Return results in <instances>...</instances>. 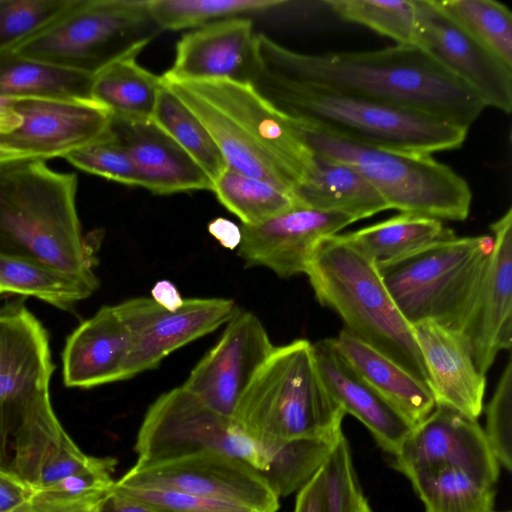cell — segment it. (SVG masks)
<instances>
[{"label":"cell","mask_w":512,"mask_h":512,"mask_svg":"<svg viewBox=\"0 0 512 512\" xmlns=\"http://www.w3.org/2000/svg\"><path fill=\"white\" fill-rule=\"evenodd\" d=\"M261 70L292 81L436 117L467 129L486 108L418 46L305 54L257 33Z\"/></svg>","instance_id":"cell-1"},{"label":"cell","mask_w":512,"mask_h":512,"mask_svg":"<svg viewBox=\"0 0 512 512\" xmlns=\"http://www.w3.org/2000/svg\"><path fill=\"white\" fill-rule=\"evenodd\" d=\"M78 179L28 160L0 168V254L99 284L76 207Z\"/></svg>","instance_id":"cell-2"},{"label":"cell","mask_w":512,"mask_h":512,"mask_svg":"<svg viewBox=\"0 0 512 512\" xmlns=\"http://www.w3.org/2000/svg\"><path fill=\"white\" fill-rule=\"evenodd\" d=\"M253 86L288 117L308 126L371 146L432 155L460 148L467 128L264 70Z\"/></svg>","instance_id":"cell-3"},{"label":"cell","mask_w":512,"mask_h":512,"mask_svg":"<svg viewBox=\"0 0 512 512\" xmlns=\"http://www.w3.org/2000/svg\"><path fill=\"white\" fill-rule=\"evenodd\" d=\"M305 274L319 303L340 316L344 330L429 388L411 325L395 305L377 266L344 234L317 243Z\"/></svg>","instance_id":"cell-4"},{"label":"cell","mask_w":512,"mask_h":512,"mask_svg":"<svg viewBox=\"0 0 512 512\" xmlns=\"http://www.w3.org/2000/svg\"><path fill=\"white\" fill-rule=\"evenodd\" d=\"M345 414L319 374L313 344L297 339L274 347L239 398L232 418L267 451L296 439L339 437Z\"/></svg>","instance_id":"cell-5"},{"label":"cell","mask_w":512,"mask_h":512,"mask_svg":"<svg viewBox=\"0 0 512 512\" xmlns=\"http://www.w3.org/2000/svg\"><path fill=\"white\" fill-rule=\"evenodd\" d=\"M292 121L312 152L356 169L390 209L438 220L468 217L472 192L467 181L431 155L362 144Z\"/></svg>","instance_id":"cell-6"},{"label":"cell","mask_w":512,"mask_h":512,"mask_svg":"<svg viewBox=\"0 0 512 512\" xmlns=\"http://www.w3.org/2000/svg\"><path fill=\"white\" fill-rule=\"evenodd\" d=\"M492 247L490 235H454L377 268L411 326L433 321L463 332Z\"/></svg>","instance_id":"cell-7"},{"label":"cell","mask_w":512,"mask_h":512,"mask_svg":"<svg viewBox=\"0 0 512 512\" xmlns=\"http://www.w3.org/2000/svg\"><path fill=\"white\" fill-rule=\"evenodd\" d=\"M160 32L146 0H71L47 26L11 50L94 76L118 59L139 55Z\"/></svg>","instance_id":"cell-8"},{"label":"cell","mask_w":512,"mask_h":512,"mask_svg":"<svg viewBox=\"0 0 512 512\" xmlns=\"http://www.w3.org/2000/svg\"><path fill=\"white\" fill-rule=\"evenodd\" d=\"M136 463L214 451L238 458L261 473L269 453L247 437L233 418L221 415L183 388L161 394L148 408L135 446Z\"/></svg>","instance_id":"cell-9"},{"label":"cell","mask_w":512,"mask_h":512,"mask_svg":"<svg viewBox=\"0 0 512 512\" xmlns=\"http://www.w3.org/2000/svg\"><path fill=\"white\" fill-rule=\"evenodd\" d=\"M49 336L23 302L0 306V468L10 471L21 428L51 408Z\"/></svg>","instance_id":"cell-10"},{"label":"cell","mask_w":512,"mask_h":512,"mask_svg":"<svg viewBox=\"0 0 512 512\" xmlns=\"http://www.w3.org/2000/svg\"><path fill=\"white\" fill-rule=\"evenodd\" d=\"M179 82L226 115L231 136L243 149L280 169L294 189L303 181L313 152L298 135L292 119L253 85L229 80Z\"/></svg>","instance_id":"cell-11"},{"label":"cell","mask_w":512,"mask_h":512,"mask_svg":"<svg viewBox=\"0 0 512 512\" xmlns=\"http://www.w3.org/2000/svg\"><path fill=\"white\" fill-rule=\"evenodd\" d=\"M119 486L166 489L233 503L255 512H276L279 497L248 463L214 451L135 463Z\"/></svg>","instance_id":"cell-12"},{"label":"cell","mask_w":512,"mask_h":512,"mask_svg":"<svg viewBox=\"0 0 512 512\" xmlns=\"http://www.w3.org/2000/svg\"><path fill=\"white\" fill-rule=\"evenodd\" d=\"M129 334L125 380L156 368L171 352L227 323L238 311L231 299H184L170 311L152 298L137 297L115 305Z\"/></svg>","instance_id":"cell-13"},{"label":"cell","mask_w":512,"mask_h":512,"mask_svg":"<svg viewBox=\"0 0 512 512\" xmlns=\"http://www.w3.org/2000/svg\"><path fill=\"white\" fill-rule=\"evenodd\" d=\"M414 4L416 46L468 86L486 107L509 114L512 67L453 21L436 0H414Z\"/></svg>","instance_id":"cell-14"},{"label":"cell","mask_w":512,"mask_h":512,"mask_svg":"<svg viewBox=\"0 0 512 512\" xmlns=\"http://www.w3.org/2000/svg\"><path fill=\"white\" fill-rule=\"evenodd\" d=\"M21 125L0 144L27 160L45 161L113 135L112 116L93 100H14Z\"/></svg>","instance_id":"cell-15"},{"label":"cell","mask_w":512,"mask_h":512,"mask_svg":"<svg viewBox=\"0 0 512 512\" xmlns=\"http://www.w3.org/2000/svg\"><path fill=\"white\" fill-rule=\"evenodd\" d=\"M182 387L215 412L232 418L236 404L274 347L260 319L240 311Z\"/></svg>","instance_id":"cell-16"},{"label":"cell","mask_w":512,"mask_h":512,"mask_svg":"<svg viewBox=\"0 0 512 512\" xmlns=\"http://www.w3.org/2000/svg\"><path fill=\"white\" fill-rule=\"evenodd\" d=\"M356 222L350 215L296 205L254 226L241 224L238 256L279 277L305 273L317 243Z\"/></svg>","instance_id":"cell-17"},{"label":"cell","mask_w":512,"mask_h":512,"mask_svg":"<svg viewBox=\"0 0 512 512\" xmlns=\"http://www.w3.org/2000/svg\"><path fill=\"white\" fill-rule=\"evenodd\" d=\"M257 33L251 19L233 17L195 28L181 36L169 81L229 80L253 85L260 71Z\"/></svg>","instance_id":"cell-18"},{"label":"cell","mask_w":512,"mask_h":512,"mask_svg":"<svg viewBox=\"0 0 512 512\" xmlns=\"http://www.w3.org/2000/svg\"><path fill=\"white\" fill-rule=\"evenodd\" d=\"M394 457L393 466L398 471L441 463L489 486L496 484L500 473V465L477 420L440 406L412 429Z\"/></svg>","instance_id":"cell-19"},{"label":"cell","mask_w":512,"mask_h":512,"mask_svg":"<svg viewBox=\"0 0 512 512\" xmlns=\"http://www.w3.org/2000/svg\"><path fill=\"white\" fill-rule=\"evenodd\" d=\"M493 247L468 323L462 333L485 375L512 344V209L491 223Z\"/></svg>","instance_id":"cell-20"},{"label":"cell","mask_w":512,"mask_h":512,"mask_svg":"<svg viewBox=\"0 0 512 512\" xmlns=\"http://www.w3.org/2000/svg\"><path fill=\"white\" fill-rule=\"evenodd\" d=\"M411 327L435 405L477 420L483 411L486 380L475 364L466 335L433 321Z\"/></svg>","instance_id":"cell-21"},{"label":"cell","mask_w":512,"mask_h":512,"mask_svg":"<svg viewBox=\"0 0 512 512\" xmlns=\"http://www.w3.org/2000/svg\"><path fill=\"white\" fill-rule=\"evenodd\" d=\"M312 344L319 374L332 397L395 456L414 426L344 359L333 338Z\"/></svg>","instance_id":"cell-22"},{"label":"cell","mask_w":512,"mask_h":512,"mask_svg":"<svg viewBox=\"0 0 512 512\" xmlns=\"http://www.w3.org/2000/svg\"><path fill=\"white\" fill-rule=\"evenodd\" d=\"M128 354L129 334L116 306H103L68 336L63 382L71 388H92L125 380Z\"/></svg>","instance_id":"cell-23"},{"label":"cell","mask_w":512,"mask_h":512,"mask_svg":"<svg viewBox=\"0 0 512 512\" xmlns=\"http://www.w3.org/2000/svg\"><path fill=\"white\" fill-rule=\"evenodd\" d=\"M112 125L131 156L141 187L160 195L212 190L206 172L152 120L130 123L112 119Z\"/></svg>","instance_id":"cell-24"},{"label":"cell","mask_w":512,"mask_h":512,"mask_svg":"<svg viewBox=\"0 0 512 512\" xmlns=\"http://www.w3.org/2000/svg\"><path fill=\"white\" fill-rule=\"evenodd\" d=\"M101 458L82 452L51 407L33 417L17 434L10 471L33 490H39L98 464Z\"/></svg>","instance_id":"cell-25"},{"label":"cell","mask_w":512,"mask_h":512,"mask_svg":"<svg viewBox=\"0 0 512 512\" xmlns=\"http://www.w3.org/2000/svg\"><path fill=\"white\" fill-rule=\"evenodd\" d=\"M293 195L298 205L344 213L356 221L390 209L356 169L314 152L310 169Z\"/></svg>","instance_id":"cell-26"},{"label":"cell","mask_w":512,"mask_h":512,"mask_svg":"<svg viewBox=\"0 0 512 512\" xmlns=\"http://www.w3.org/2000/svg\"><path fill=\"white\" fill-rule=\"evenodd\" d=\"M333 342L357 373L414 427L435 409L430 389L391 359L342 330Z\"/></svg>","instance_id":"cell-27"},{"label":"cell","mask_w":512,"mask_h":512,"mask_svg":"<svg viewBox=\"0 0 512 512\" xmlns=\"http://www.w3.org/2000/svg\"><path fill=\"white\" fill-rule=\"evenodd\" d=\"M138 55L114 61L93 76L91 98L113 120L151 121L163 79L137 62Z\"/></svg>","instance_id":"cell-28"},{"label":"cell","mask_w":512,"mask_h":512,"mask_svg":"<svg viewBox=\"0 0 512 512\" xmlns=\"http://www.w3.org/2000/svg\"><path fill=\"white\" fill-rule=\"evenodd\" d=\"M93 76L0 52V96L44 100H92Z\"/></svg>","instance_id":"cell-29"},{"label":"cell","mask_w":512,"mask_h":512,"mask_svg":"<svg viewBox=\"0 0 512 512\" xmlns=\"http://www.w3.org/2000/svg\"><path fill=\"white\" fill-rule=\"evenodd\" d=\"M344 235L379 267L455 234L445 228L441 220L401 213Z\"/></svg>","instance_id":"cell-30"},{"label":"cell","mask_w":512,"mask_h":512,"mask_svg":"<svg viewBox=\"0 0 512 512\" xmlns=\"http://www.w3.org/2000/svg\"><path fill=\"white\" fill-rule=\"evenodd\" d=\"M411 482L425 512H492L494 486L446 464L429 463L400 471Z\"/></svg>","instance_id":"cell-31"},{"label":"cell","mask_w":512,"mask_h":512,"mask_svg":"<svg viewBox=\"0 0 512 512\" xmlns=\"http://www.w3.org/2000/svg\"><path fill=\"white\" fill-rule=\"evenodd\" d=\"M98 285L34 261L0 254V295L32 296L67 311Z\"/></svg>","instance_id":"cell-32"},{"label":"cell","mask_w":512,"mask_h":512,"mask_svg":"<svg viewBox=\"0 0 512 512\" xmlns=\"http://www.w3.org/2000/svg\"><path fill=\"white\" fill-rule=\"evenodd\" d=\"M211 191L248 226L261 224L298 205L292 192L229 167L213 181Z\"/></svg>","instance_id":"cell-33"},{"label":"cell","mask_w":512,"mask_h":512,"mask_svg":"<svg viewBox=\"0 0 512 512\" xmlns=\"http://www.w3.org/2000/svg\"><path fill=\"white\" fill-rule=\"evenodd\" d=\"M152 121L172 137L213 181L228 167L201 121L163 82Z\"/></svg>","instance_id":"cell-34"},{"label":"cell","mask_w":512,"mask_h":512,"mask_svg":"<svg viewBox=\"0 0 512 512\" xmlns=\"http://www.w3.org/2000/svg\"><path fill=\"white\" fill-rule=\"evenodd\" d=\"M162 31L195 29L206 24L267 12L286 4L282 0H146Z\"/></svg>","instance_id":"cell-35"},{"label":"cell","mask_w":512,"mask_h":512,"mask_svg":"<svg viewBox=\"0 0 512 512\" xmlns=\"http://www.w3.org/2000/svg\"><path fill=\"white\" fill-rule=\"evenodd\" d=\"M343 436L296 439L269 448L270 464L263 475L276 495L286 497L304 486Z\"/></svg>","instance_id":"cell-36"},{"label":"cell","mask_w":512,"mask_h":512,"mask_svg":"<svg viewBox=\"0 0 512 512\" xmlns=\"http://www.w3.org/2000/svg\"><path fill=\"white\" fill-rule=\"evenodd\" d=\"M459 26L512 67V13L494 0H436Z\"/></svg>","instance_id":"cell-37"},{"label":"cell","mask_w":512,"mask_h":512,"mask_svg":"<svg viewBox=\"0 0 512 512\" xmlns=\"http://www.w3.org/2000/svg\"><path fill=\"white\" fill-rule=\"evenodd\" d=\"M345 21L366 26L397 45L416 46L414 0H327L323 2Z\"/></svg>","instance_id":"cell-38"},{"label":"cell","mask_w":512,"mask_h":512,"mask_svg":"<svg viewBox=\"0 0 512 512\" xmlns=\"http://www.w3.org/2000/svg\"><path fill=\"white\" fill-rule=\"evenodd\" d=\"M71 0H0V52L47 26Z\"/></svg>","instance_id":"cell-39"},{"label":"cell","mask_w":512,"mask_h":512,"mask_svg":"<svg viewBox=\"0 0 512 512\" xmlns=\"http://www.w3.org/2000/svg\"><path fill=\"white\" fill-rule=\"evenodd\" d=\"M64 158L87 173L124 185L141 187L131 156L115 132L111 137L76 150Z\"/></svg>","instance_id":"cell-40"},{"label":"cell","mask_w":512,"mask_h":512,"mask_svg":"<svg viewBox=\"0 0 512 512\" xmlns=\"http://www.w3.org/2000/svg\"><path fill=\"white\" fill-rule=\"evenodd\" d=\"M484 430L489 446L499 465L511 471L512 434V362L509 359L496 389L485 408Z\"/></svg>","instance_id":"cell-41"},{"label":"cell","mask_w":512,"mask_h":512,"mask_svg":"<svg viewBox=\"0 0 512 512\" xmlns=\"http://www.w3.org/2000/svg\"><path fill=\"white\" fill-rule=\"evenodd\" d=\"M328 512H356L364 496L352 464L348 442L343 436L324 463Z\"/></svg>","instance_id":"cell-42"},{"label":"cell","mask_w":512,"mask_h":512,"mask_svg":"<svg viewBox=\"0 0 512 512\" xmlns=\"http://www.w3.org/2000/svg\"><path fill=\"white\" fill-rule=\"evenodd\" d=\"M122 492L157 512H255L233 503L204 498L189 493L116 484Z\"/></svg>","instance_id":"cell-43"},{"label":"cell","mask_w":512,"mask_h":512,"mask_svg":"<svg viewBox=\"0 0 512 512\" xmlns=\"http://www.w3.org/2000/svg\"><path fill=\"white\" fill-rule=\"evenodd\" d=\"M106 493L74 496L44 489L34 490L29 498L10 512H92Z\"/></svg>","instance_id":"cell-44"},{"label":"cell","mask_w":512,"mask_h":512,"mask_svg":"<svg viewBox=\"0 0 512 512\" xmlns=\"http://www.w3.org/2000/svg\"><path fill=\"white\" fill-rule=\"evenodd\" d=\"M293 512H328L324 465L298 490Z\"/></svg>","instance_id":"cell-45"},{"label":"cell","mask_w":512,"mask_h":512,"mask_svg":"<svg viewBox=\"0 0 512 512\" xmlns=\"http://www.w3.org/2000/svg\"><path fill=\"white\" fill-rule=\"evenodd\" d=\"M34 490L11 471L0 468V512H10Z\"/></svg>","instance_id":"cell-46"},{"label":"cell","mask_w":512,"mask_h":512,"mask_svg":"<svg viewBox=\"0 0 512 512\" xmlns=\"http://www.w3.org/2000/svg\"><path fill=\"white\" fill-rule=\"evenodd\" d=\"M98 512H157L126 495L115 483L97 506Z\"/></svg>","instance_id":"cell-47"},{"label":"cell","mask_w":512,"mask_h":512,"mask_svg":"<svg viewBox=\"0 0 512 512\" xmlns=\"http://www.w3.org/2000/svg\"><path fill=\"white\" fill-rule=\"evenodd\" d=\"M209 233L225 248L235 249L241 242V230L234 222L219 217L208 224Z\"/></svg>","instance_id":"cell-48"},{"label":"cell","mask_w":512,"mask_h":512,"mask_svg":"<svg viewBox=\"0 0 512 512\" xmlns=\"http://www.w3.org/2000/svg\"><path fill=\"white\" fill-rule=\"evenodd\" d=\"M151 295L156 303L170 311L177 310L184 301L175 285L168 280L156 282Z\"/></svg>","instance_id":"cell-49"},{"label":"cell","mask_w":512,"mask_h":512,"mask_svg":"<svg viewBox=\"0 0 512 512\" xmlns=\"http://www.w3.org/2000/svg\"><path fill=\"white\" fill-rule=\"evenodd\" d=\"M21 125V117L17 113L14 100L0 96V135L13 132Z\"/></svg>","instance_id":"cell-50"},{"label":"cell","mask_w":512,"mask_h":512,"mask_svg":"<svg viewBox=\"0 0 512 512\" xmlns=\"http://www.w3.org/2000/svg\"><path fill=\"white\" fill-rule=\"evenodd\" d=\"M21 161L28 160L0 144V168Z\"/></svg>","instance_id":"cell-51"},{"label":"cell","mask_w":512,"mask_h":512,"mask_svg":"<svg viewBox=\"0 0 512 512\" xmlns=\"http://www.w3.org/2000/svg\"><path fill=\"white\" fill-rule=\"evenodd\" d=\"M356 512H372V510H371L367 500L365 499V497L360 502Z\"/></svg>","instance_id":"cell-52"},{"label":"cell","mask_w":512,"mask_h":512,"mask_svg":"<svg viewBox=\"0 0 512 512\" xmlns=\"http://www.w3.org/2000/svg\"><path fill=\"white\" fill-rule=\"evenodd\" d=\"M92 512H98V511H97V508H96L94 511H92Z\"/></svg>","instance_id":"cell-53"},{"label":"cell","mask_w":512,"mask_h":512,"mask_svg":"<svg viewBox=\"0 0 512 512\" xmlns=\"http://www.w3.org/2000/svg\"><path fill=\"white\" fill-rule=\"evenodd\" d=\"M509 512V511H508Z\"/></svg>","instance_id":"cell-54"}]
</instances>
